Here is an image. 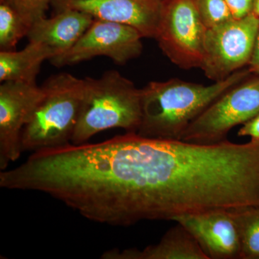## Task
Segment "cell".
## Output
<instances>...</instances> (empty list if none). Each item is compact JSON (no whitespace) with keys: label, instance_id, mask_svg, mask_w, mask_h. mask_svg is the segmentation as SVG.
Returning a JSON list of instances; mask_svg holds the SVG:
<instances>
[{"label":"cell","instance_id":"obj_1","mask_svg":"<svg viewBox=\"0 0 259 259\" xmlns=\"http://www.w3.org/2000/svg\"><path fill=\"white\" fill-rule=\"evenodd\" d=\"M250 73L241 69L209 86L179 79L151 81L141 89L142 119L137 134L182 141L187 127L212 102Z\"/></svg>","mask_w":259,"mask_h":259},{"label":"cell","instance_id":"obj_2","mask_svg":"<svg viewBox=\"0 0 259 259\" xmlns=\"http://www.w3.org/2000/svg\"><path fill=\"white\" fill-rule=\"evenodd\" d=\"M85 81L84 97L71 144H85L110 129L138 132L142 119L141 89L116 70Z\"/></svg>","mask_w":259,"mask_h":259},{"label":"cell","instance_id":"obj_3","mask_svg":"<svg viewBox=\"0 0 259 259\" xmlns=\"http://www.w3.org/2000/svg\"><path fill=\"white\" fill-rule=\"evenodd\" d=\"M86 81L68 73L51 76L24 127L22 151H41L71 144L79 120Z\"/></svg>","mask_w":259,"mask_h":259},{"label":"cell","instance_id":"obj_4","mask_svg":"<svg viewBox=\"0 0 259 259\" xmlns=\"http://www.w3.org/2000/svg\"><path fill=\"white\" fill-rule=\"evenodd\" d=\"M207 31L195 0H163L155 38L173 64L201 69Z\"/></svg>","mask_w":259,"mask_h":259},{"label":"cell","instance_id":"obj_5","mask_svg":"<svg viewBox=\"0 0 259 259\" xmlns=\"http://www.w3.org/2000/svg\"><path fill=\"white\" fill-rule=\"evenodd\" d=\"M259 76V75H258ZM259 113V76L243 80L218 97L190 124L182 141L215 144Z\"/></svg>","mask_w":259,"mask_h":259},{"label":"cell","instance_id":"obj_6","mask_svg":"<svg viewBox=\"0 0 259 259\" xmlns=\"http://www.w3.org/2000/svg\"><path fill=\"white\" fill-rule=\"evenodd\" d=\"M259 28V18L250 14L207 29L201 69L214 81L227 79L249 64Z\"/></svg>","mask_w":259,"mask_h":259},{"label":"cell","instance_id":"obj_7","mask_svg":"<svg viewBox=\"0 0 259 259\" xmlns=\"http://www.w3.org/2000/svg\"><path fill=\"white\" fill-rule=\"evenodd\" d=\"M143 37L137 29L130 25L94 20L74 47L50 61L54 66L63 67L105 56L124 65L142 54Z\"/></svg>","mask_w":259,"mask_h":259},{"label":"cell","instance_id":"obj_8","mask_svg":"<svg viewBox=\"0 0 259 259\" xmlns=\"http://www.w3.org/2000/svg\"><path fill=\"white\" fill-rule=\"evenodd\" d=\"M42 96L36 83L4 81L0 85V170L21 156L24 127Z\"/></svg>","mask_w":259,"mask_h":259},{"label":"cell","instance_id":"obj_9","mask_svg":"<svg viewBox=\"0 0 259 259\" xmlns=\"http://www.w3.org/2000/svg\"><path fill=\"white\" fill-rule=\"evenodd\" d=\"M193 236L209 259L241 258V238L231 211L215 209L174 218Z\"/></svg>","mask_w":259,"mask_h":259},{"label":"cell","instance_id":"obj_10","mask_svg":"<svg viewBox=\"0 0 259 259\" xmlns=\"http://www.w3.org/2000/svg\"><path fill=\"white\" fill-rule=\"evenodd\" d=\"M163 0H55L56 11L77 10L95 20L125 24L144 37L156 36Z\"/></svg>","mask_w":259,"mask_h":259},{"label":"cell","instance_id":"obj_11","mask_svg":"<svg viewBox=\"0 0 259 259\" xmlns=\"http://www.w3.org/2000/svg\"><path fill=\"white\" fill-rule=\"evenodd\" d=\"M94 20L91 15L77 10H61L52 18L44 17L35 22L27 37L29 41L40 42L50 49L54 59L74 47Z\"/></svg>","mask_w":259,"mask_h":259},{"label":"cell","instance_id":"obj_12","mask_svg":"<svg viewBox=\"0 0 259 259\" xmlns=\"http://www.w3.org/2000/svg\"><path fill=\"white\" fill-rule=\"evenodd\" d=\"M103 259H209L198 243L183 226L177 223L160 241L143 250L112 249L102 255Z\"/></svg>","mask_w":259,"mask_h":259},{"label":"cell","instance_id":"obj_13","mask_svg":"<svg viewBox=\"0 0 259 259\" xmlns=\"http://www.w3.org/2000/svg\"><path fill=\"white\" fill-rule=\"evenodd\" d=\"M53 53L40 42H30L20 51H0V81L36 83L44 61L52 59Z\"/></svg>","mask_w":259,"mask_h":259},{"label":"cell","instance_id":"obj_14","mask_svg":"<svg viewBox=\"0 0 259 259\" xmlns=\"http://www.w3.org/2000/svg\"><path fill=\"white\" fill-rule=\"evenodd\" d=\"M241 238V258L259 259V207L231 209Z\"/></svg>","mask_w":259,"mask_h":259},{"label":"cell","instance_id":"obj_15","mask_svg":"<svg viewBox=\"0 0 259 259\" xmlns=\"http://www.w3.org/2000/svg\"><path fill=\"white\" fill-rule=\"evenodd\" d=\"M31 26L11 5L0 1V50L14 51Z\"/></svg>","mask_w":259,"mask_h":259},{"label":"cell","instance_id":"obj_16","mask_svg":"<svg viewBox=\"0 0 259 259\" xmlns=\"http://www.w3.org/2000/svg\"><path fill=\"white\" fill-rule=\"evenodd\" d=\"M195 3L200 18L207 29L234 19L226 0H195Z\"/></svg>","mask_w":259,"mask_h":259},{"label":"cell","instance_id":"obj_17","mask_svg":"<svg viewBox=\"0 0 259 259\" xmlns=\"http://www.w3.org/2000/svg\"><path fill=\"white\" fill-rule=\"evenodd\" d=\"M5 2L23 17L29 23L33 25L35 22L45 17L46 10L50 3L55 0H0Z\"/></svg>","mask_w":259,"mask_h":259},{"label":"cell","instance_id":"obj_18","mask_svg":"<svg viewBox=\"0 0 259 259\" xmlns=\"http://www.w3.org/2000/svg\"><path fill=\"white\" fill-rule=\"evenodd\" d=\"M234 19L245 18L253 13L255 0H226Z\"/></svg>","mask_w":259,"mask_h":259},{"label":"cell","instance_id":"obj_19","mask_svg":"<svg viewBox=\"0 0 259 259\" xmlns=\"http://www.w3.org/2000/svg\"><path fill=\"white\" fill-rule=\"evenodd\" d=\"M238 136H248L252 141H259V113L245 122L238 131Z\"/></svg>","mask_w":259,"mask_h":259},{"label":"cell","instance_id":"obj_20","mask_svg":"<svg viewBox=\"0 0 259 259\" xmlns=\"http://www.w3.org/2000/svg\"><path fill=\"white\" fill-rule=\"evenodd\" d=\"M248 66L250 72L259 75V28Z\"/></svg>","mask_w":259,"mask_h":259},{"label":"cell","instance_id":"obj_21","mask_svg":"<svg viewBox=\"0 0 259 259\" xmlns=\"http://www.w3.org/2000/svg\"><path fill=\"white\" fill-rule=\"evenodd\" d=\"M253 14L259 18V0H255L254 6H253Z\"/></svg>","mask_w":259,"mask_h":259}]
</instances>
